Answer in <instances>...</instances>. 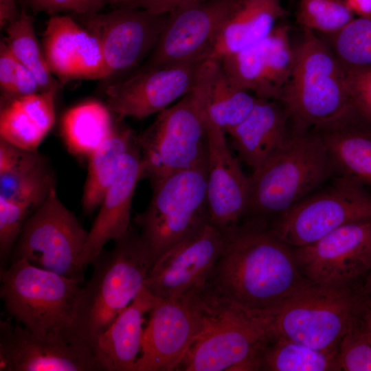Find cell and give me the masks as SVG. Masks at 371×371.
I'll return each mask as SVG.
<instances>
[{
    "instance_id": "26",
    "label": "cell",
    "mask_w": 371,
    "mask_h": 371,
    "mask_svg": "<svg viewBox=\"0 0 371 371\" xmlns=\"http://www.w3.org/2000/svg\"><path fill=\"white\" fill-rule=\"evenodd\" d=\"M137 137L128 126L115 124L110 135L88 157V172L82 197L85 214L98 208L113 181L121 159Z\"/></svg>"
},
{
    "instance_id": "12",
    "label": "cell",
    "mask_w": 371,
    "mask_h": 371,
    "mask_svg": "<svg viewBox=\"0 0 371 371\" xmlns=\"http://www.w3.org/2000/svg\"><path fill=\"white\" fill-rule=\"evenodd\" d=\"M149 313L135 371L177 370L203 328L199 289L178 297L159 298Z\"/></svg>"
},
{
    "instance_id": "28",
    "label": "cell",
    "mask_w": 371,
    "mask_h": 371,
    "mask_svg": "<svg viewBox=\"0 0 371 371\" xmlns=\"http://www.w3.org/2000/svg\"><path fill=\"white\" fill-rule=\"evenodd\" d=\"M111 111L97 101H87L68 109L61 120V133L68 150L88 157L111 133Z\"/></svg>"
},
{
    "instance_id": "45",
    "label": "cell",
    "mask_w": 371,
    "mask_h": 371,
    "mask_svg": "<svg viewBox=\"0 0 371 371\" xmlns=\"http://www.w3.org/2000/svg\"><path fill=\"white\" fill-rule=\"evenodd\" d=\"M355 14L371 19V0H345Z\"/></svg>"
},
{
    "instance_id": "47",
    "label": "cell",
    "mask_w": 371,
    "mask_h": 371,
    "mask_svg": "<svg viewBox=\"0 0 371 371\" xmlns=\"http://www.w3.org/2000/svg\"><path fill=\"white\" fill-rule=\"evenodd\" d=\"M137 1L139 0H109L108 4L111 5L114 8H126Z\"/></svg>"
},
{
    "instance_id": "20",
    "label": "cell",
    "mask_w": 371,
    "mask_h": 371,
    "mask_svg": "<svg viewBox=\"0 0 371 371\" xmlns=\"http://www.w3.org/2000/svg\"><path fill=\"white\" fill-rule=\"evenodd\" d=\"M43 46L52 74L63 84L107 77L98 40L69 15L50 16L44 31Z\"/></svg>"
},
{
    "instance_id": "34",
    "label": "cell",
    "mask_w": 371,
    "mask_h": 371,
    "mask_svg": "<svg viewBox=\"0 0 371 371\" xmlns=\"http://www.w3.org/2000/svg\"><path fill=\"white\" fill-rule=\"evenodd\" d=\"M355 18L345 0H299L296 20L302 29L333 35Z\"/></svg>"
},
{
    "instance_id": "37",
    "label": "cell",
    "mask_w": 371,
    "mask_h": 371,
    "mask_svg": "<svg viewBox=\"0 0 371 371\" xmlns=\"http://www.w3.org/2000/svg\"><path fill=\"white\" fill-rule=\"evenodd\" d=\"M338 351L341 370L371 371V342L357 319L340 340Z\"/></svg>"
},
{
    "instance_id": "43",
    "label": "cell",
    "mask_w": 371,
    "mask_h": 371,
    "mask_svg": "<svg viewBox=\"0 0 371 371\" xmlns=\"http://www.w3.org/2000/svg\"><path fill=\"white\" fill-rule=\"evenodd\" d=\"M41 92L38 82L33 74L19 64L14 86L13 98H19Z\"/></svg>"
},
{
    "instance_id": "8",
    "label": "cell",
    "mask_w": 371,
    "mask_h": 371,
    "mask_svg": "<svg viewBox=\"0 0 371 371\" xmlns=\"http://www.w3.org/2000/svg\"><path fill=\"white\" fill-rule=\"evenodd\" d=\"M207 160L150 184L151 199L135 223L155 261L210 222Z\"/></svg>"
},
{
    "instance_id": "4",
    "label": "cell",
    "mask_w": 371,
    "mask_h": 371,
    "mask_svg": "<svg viewBox=\"0 0 371 371\" xmlns=\"http://www.w3.org/2000/svg\"><path fill=\"white\" fill-rule=\"evenodd\" d=\"M216 62L204 60L193 88L137 135L143 179L150 184L207 159V110Z\"/></svg>"
},
{
    "instance_id": "22",
    "label": "cell",
    "mask_w": 371,
    "mask_h": 371,
    "mask_svg": "<svg viewBox=\"0 0 371 371\" xmlns=\"http://www.w3.org/2000/svg\"><path fill=\"white\" fill-rule=\"evenodd\" d=\"M158 299L144 286L109 327L88 343L100 370L135 371L142 348L144 315Z\"/></svg>"
},
{
    "instance_id": "30",
    "label": "cell",
    "mask_w": 371,
    "mask_h": 371,
    "mask_svg": "<svg viewBox=\"0 0 371 371\" xmlns=\"http://www.w3.org/2000/svg\"><path fill=\"white\" fill-rule=\"evenodd\" d=\"M257 100L249 91L234 85L219 61L214 67L210 86L207 117L227 134L250 113Z\"/></svg>"
},
{
    "instance_id": "46",
    "label": "cell",
    "mask_w": 371,
    "mask_h": 371,
    "mask_svg": "<svg viewBox=\"0 0 371 371\" xmlns=\"http://www.w3.org/2000/svg\"><path fill=\"white\" fill-rule=\"evenodd\" d=\"M361 294L358 319L361 324L371 327V295Z\"/></svg>"
},
{
    "instance_id": "6",
    "label": "cell",
    "mask_w": 371,
    "mask_h": 371,
    "mask_svg": "<svg viewBox=\"0 0 371 371\" xmlns=\"http://www.w3.org/2000/svg\"><path fill=\"white\" fill-rule=\"evenodd\" d=\"M0 271V296L7 312L18 322L41 337L83 342L76 330L81 282L25 259Z\"/></svg>"
},
{
    "instance_id": "36",
    "label": "cell",
    "mask_w": 371,
    "mask_h": 371,
    "mask_svg": "<svg viewBox=\"0 0 371 371\" xmlns=\"http://www.w3.org/2000/svg\"><path fill=\"white\" fill-rule=\"evenodd\" d=\"M34 210L27 205L0 197V260L5 268L7 258L21 235L30 214Z\"/></svg>"
},
{
    "instance_id": "2",
    "label": "cell",
    "mask_w": 371,
    "mask_h": 371,
    "mask_svg": "<svg viewBox=\"0 0 371 371\" xmlns=\"http://www.w3.org/2000/svg\"><path fill=\"white\" fill-rule=\"evenodd\" d=\"M291 78L279 102L295 126L324 132L361 119L352 103L346 71L315 32L303 29Z\"/></svg>"
},
{
    "instance_id": "21",
    "label": "cell",
    "mask_w": 371,
    "mask_h": 371,
    "mask_svg": "<svg viewBox=\"0 0 371 371\" xmlns=\"http://www.w3.org/2000/svg\"><path fill=\"white\" fill-rule=\"evenodd\" d=\"M143 179L137 135L123 155L117 175L99 206V211L80 256L83 267L91 263L104 245L123 236L130 228L132 199L137 183Z\"/></svg>"
},
{
    "instance_id": "42",
    "label": "cell",
    "mask_w": 371,
    "mask_h": 371,
    "mask_svg": "<svg viewBox=\"0 0 371 371\" xmlns=\"http://www.w3.org/2000/svg\"><path fill=\"white\" fill-rule=\"evenodd\" d=\"M203 1L205 0H139L126 8H141L153 14H164L179 7Z\"/></svg>"
},
{
    "instance_id": "29",
    "label": "cell",
    "mask_w": 371,
    "mask_h": 371,
    "mask_svg": "<svg viewBox=\"0 0 371 371\" xmlns=\"http://www.w3.org/2000/svg\"><path fill=\"white\" fill-rule=\"evenodd\" d=\"M273 341L262 354L260 370H341L338 348L319 350L282 337Z\"/></svg>"
},
{
    "instance_id": "19",
    "label": "cell",
    "mask_w": 371,
    "mask_h": 371,
    "mask_svg": "<svg viewBox=\"0 0 371 371\" xmlns=\"http://www.w3.org/2000/svg\"><path fill=\"white\" fill-rule=\"evenodd\" d=\"M206 128L209 220L223 234L236 227L244 217L249 179L230 151L225 133L207 117Z\"/></svg>"
},
{
    "instance_id": "44",
    "label": "cell",
    "mask_w": 371,
    "mask_h": 371,
    "mask_svg": "<svg viewBox=\"0 0 371 371\" xmlns=\"http://www.w3.org/2000/svg\"><path fill=\"white\" fill-rule=\"evenodd\" d=\"M16 0H0V27L5 29L19 16Z\"/></svg>"
},
{
    "instance_id": "16",
    "label": "cell",
    "mask_w": 371,
    "mask_h": 371,
    "mask_svg": "<svg viewBox=\"0 0 371 371\" xmlns=\"http://www.w3.org/2000/svg\"><path fill=\"white\" fill-rule=\"evenodd\" d=\"M203 61L144 68L106 87V106L118 121L158 113L193 88Z\"/></svg>"
},
{
    "instance_id": "13",
    "label": "cell",
    "mask_w": 371,
    "mask_h": 371,
    "mask_svg": "<svg viewBox=\"0 0 371 371\" xmlns=\"http://www.w3.org/2000/svg\"><path fill=\"white\" fill-rule=\"evenodd\" d=\"M294 254L310 282L350 287L371 271V220L347 223L313 243L295 247Z\"/></svg>"
},
{
    "instance_id": "5",
    "label": "cell",
    "mask_w": 371,
    "mask_h": 371,
    "mask_svg": "<svg viewBox=\"0 0 371 371\" xmlns=\"http://www.w3.org/2000/svg\"><path fill=\"white\" fill-rule=\"evenodd\" d=\"M334 170L321 135L295 126L284 144L248 176L244 217L264 221L307 196Z\"/></svg>"
},
{
    "instance_id": "38",
    "label": "cell",
    "mask_w": 371,
    "mask_h": 371,
    "mask_svg": "<svg viewBox=\"0 0 371 371\" xmlns=\"http://www.w3.org/2000/svg\"><path fill=\"white\" fill-rule=\"evenodd\" d=\"M56 93L54 91L37 92L16 98L27 115L46 135L55 122Z\"/></svg>"
},
{
    "instance_id": "35",
    "label": "cell",
    "mask_w": 371,
    "mask_h": 371,
    "mask_svg": "<svg viewBox=\"0 0 371 371\" xmlns=\"http://www.w3.org/2000/svg\"><path fill=\"white\" fill-rule=\"evenodd\" d=\"M45 136L23 109L17 98L10 100L1 108L0 139L24 150H37Z\"/></svg>"
},
{
    "instance_id": "25",
    "label": "cell",
    "mask_w": 371,
    "mask_h": 371,
    "mask_svg": "<svg viewBox=\"0 0 371 371\" xmlns=\"http://www.w3.org/2000/svg\"><path fill=\"white\" fill-rule=\"evenodd\" d=\"M286 13L281 0H238L206 59L219 61L257 44L271 32Z\"/></svg>"
},
{
    "instance_id": "7",
    "label": "cell",
    "mask_w": 371,
    "mask_h": 371,
    "mask_svg": "<svg viewBox=\"0 0 371 371\" xmlns=\"http://www.w3.org/2000/svg\"><path fill=\"white\" fill-rule=\"evenodd\" d=\"M91 262L93 271L82 287L76 330L88 345L105 331L144 286L154 263L140 234L132 228ZM89 346V345H88Z\"/></svg>"
},
{
    "instance_id": "33",
    "label": "cell",
    "mask_w": 371,
    "mask_h": 371,
    "mask_svg": "<svg viewBox=\"0 0 371 371\" xmlns=\"http://www.w3.org/2000/svg\"><path fill=\"white\" fill-rule=\"evenodd\" d=\"M329 37L328 45L346 71L371 67V19L354 18Z\"/></svg>"
},
{
    "instance_id": "9",
    "label": "cell",
    "mask_w": 371,
    "mask_h": 371,
    "mask_svg": "<svg viewBox=\"0 0 371 371\" xmlns=\"http://www.w3.org/2000/svg\"><path fill=\"white\" fill-rule=\"evenodd\" d=\"M361 294L348 286L307 280L270 308L273 339L282 337L319 350L338 348L359 313Z\"/></svg>"
},
{
    "instance_id": "3",
    "label": "cell",
    "mask_w": 371,
    "mask_h": 371,
    "mask_svg": "<svg viewBox=\"0 0 371 371\" xmlns=\"http://www.w3.org/2000/svg\"><path fill=\"white\" fill-rule=\"evenodd\" d=\"M203 330L177 370H260L262 354L273 340L270 309L254 310L199 290Z\"/></svg>"
},
{
    "instance_id": "23",
    "label": "cell",
    "mask_w": 371,
    "mask_h": 371,
    "mask_svg": "<svg viewBox=\"0 0 371 371\" xmlns=\"http://www.w3.org/2000/svg\"><path fill=\"white\" fill-rule=\"evenodd\" d=\"M279 101L257 98L248 115L227 134L240 160L256 170L285 143L290 118Z\"/></svg>"
},
{
    "instance_id": "27",
    "label": "cell",
    "mask_w": 371,
    "mask_h": 371,
    "mask_svg": "<svg viewBox=\"0 0 371 371\" xmlns=\"http://www.w3.org/2000/svg\"><path fill=\"white\" fill-rule=\"evenodd\" d=\"M357 121L321 132L334 172L371 185V130Z\"/></svg>"
},
{
    "instance_id": "32",
    "label": "cell",
    "mask_w": 371,
    "mask_h": 371,
    "mask_svg": "<svg viewBox=\"0 0 371 371\" xmlns=\"http://www.w3.org/2000/svg\"><path fill=\"white\" fill-rule=\"evenodd\" d=\"M289 26L277 24L262 40L266 84L270 100L279 101L294 67L295 49L289 40Z\"/></svg>"
},
{
    "instance_id": "31",
    "label": "cell",
    "mask_w": 371,
    "mask_h": 371,
    "mask_svg": "<svg viewBox=\"0 0 371 371\" xmlns=\"http://www.w3.org/2000/svg\"><path fill=\"white\" fill-rule=\"evenodd\" d=\"M5 41L19 62L36 78L41 92L56 91L58 84L49 67L34 27V19L25 8L19 17L5 27Z\"/></svg>"
},
{
    "instance_id": "11",
    "label": "cell",
    "mask_w": 371,
    "mask_h": 371,
    "mask_svg": "<svg viewBox=\"0 0 371 371\" xmlns=\"http://www.w3.org/2000/svg\"><path fill=\"white\" fill-rule=\"evenodd\" d=\"M371 220V196L361 183L340 177L331 186L304 197L284 212L271 229L295 247L313 243L350 223Z\"/></svg>"
},
{
    "instance_id": "14",
    "label": "cell",
    "mask_w": 371,
    "mask_h": 371,
    "mask_svg": "<svg viewBox=\"0 0 371 371\" xmlns=\"http://www.w3.org/2000/svg\"><path fill=\"white\" fill-rule=\"evenodd\" d=\"M238 0H205L167 14L159 38L144 68L206 60Z\"/></svg>"
},
{
    "instance_id": "41",
    "label": "cell",
    "mask_w": 371,
    "mask_h": 371,
    "mask_svg": "<svg viewBox=\"0 0 371 371\" xmlns=\"http://www.w3.org/2000/svg\"><path fill=\"white\" fill-rule=\"evenodd\" d=\"M20 63L14 56L5 41L0 44V87L3 94L13 98L14 86Z\"/></svg>"
},
{
    "instance_id": "24",
    "label": "cell",
    "mask_w": 371,
    "mask_h": 371,
    "mask_svg": "<svg viewBox=\"0 0 371 371\" xmlns=\"http://www.w3.org/2000/svg\"><path fill=\"white\" fill-rule=\"evenodd\" d=\"M56 187L52 169L37 150H27L0 139V197L34 210Z\"/></svg>"
},
{
    "instance_id": "39",
    "label": "cell",
    "mask_w": 371,
    "mask_h": 371,
    "mask_svg": "<svg viewBox=\"0 0 371 371\" xmlns=\"http://www.w3.org/2000/svg\"><path fill=\"white\" fill-rule=\"evenodd\" d=\"M346 76L348 93L357 113L371 124V67L346 71Z\"/></svg>"
},
{
    "instance_id": "1",
    "label": "cell",
    "mask_w": 371,
    "mask_h": 371,
    "mask_svg": "<svg viewBox=\"0 0 371 371\" xmlns=\"http://www.w3.org/2000/svg\"><path fill=\"white\" fill-rule=\"evenodd\" d=\"M223 236L221 251L203 287L208 295L247 308L267 310L307 282L294 251L265 221L247 219Z\"/></svg>"
},
{
    "instance_id": "48",
    "label": "cell",
    "mask_w": 371,
    "mask_h": 371,
    "mask_svg": "<svg viewBox=\"0 0 371 371\" xmlns=\"http://www.w3.org/2000/svg\"><path fill=\"white\" fill-rule=\"evenodd\" d=\"M360 292L364 295H371V271L367 275L365 284Z\"/></svg>"
},
{
    "instance_id": "40",
    "label": "cell",
    "mask_w": 371,
    "mask_h": 371,
    "mask_svg": "<svg viewBox=\"0 0 371 371\" xmlns=\"http://www.w3.org/2000/svg\"><path fill=\"white\" fill-rule=\"evenodd\" d=\"M33 12L54 14L69 12L77 16L96 14L109 0H21Z\"/></svg>"
},
{
    "instance_id": "17",
    "label": "cell",
    "mask_w": 371,
    "mask_h": 371,
    "mask_svg": "<svg viewBox=\"0 0 371 371\" xmlns=\"http://www.w3.org/2000/svg\"><path fill=\"white\" fill-rule=\"evenodd\" d=\"M223 245V234L208 222L155 261L145 288L159 299L178 297L203 288Z\"/></svg>"
},
{
    "instance_id": "15",
    "label": "cell",
    "mask_w": 371,
    "mask_h": 371,
    "mask_svg": "<svg viewBox=\"0 0 371 371\" xmlns=\"http://www.w3.org/2000/svg\"><path fill=\"white\" fill-rule=\"evenodd\" d=\"M167 14L136 8H116L108 12L78 17L98 40L109 78L131 69L153 52Z\"/></svg>"
},
{
    "instance_id": "18",
    "label": "cell",
    "mask_w": 371,
    "mask_h": 371,
    "mask_svg": "<svg viewBox=\"0 0 371 371\" xmlns=\"http://www.w3.org/2000/svg\"><path fill=\"white\" fill-rule=\"evenodd\" d=\"M1 371H96L95 356L85 342L41 337L0 320Z\"/></svg>"
},
{
    "instance_id": "10",
    "label": "cell",
    "mask_w": 371,
    "mask_h": 371,
    "mask_svg": "<svg viewBox=\"0 0 371 371\" xmlns=\"http://www.w3.org/2000/svg\"><path fill=\"white\" fill-rule=\"evenodd\" d=\"M88 234L54 187L28 217L12 249L11 262L25 259L36 267L82 284L80 256Z\"/></svg>"
}]
</instances>
